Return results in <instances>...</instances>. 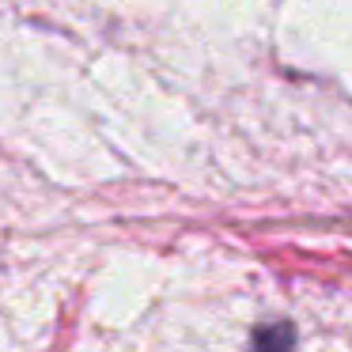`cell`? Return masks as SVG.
Segmentation results:
<instances>
[{
    "label": "cell",
    "instance_id": "1",
    "mask_svg": "<svg viewBox=\"0 0 352 352\" xmlns=\"http://www.w3.org/2000/svg\"><path fill=\"white\" fill-rule=\"evenodd\" d=\"M254 352H292V329L288 326H265L254 333Z\"/></svg>",
    "mask_w": 352,
    "mask_h": 352
}]
</instances>
